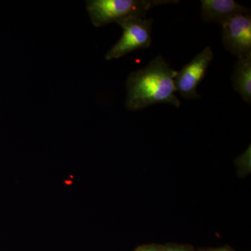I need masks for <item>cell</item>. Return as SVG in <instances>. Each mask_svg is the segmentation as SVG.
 <instances>
[{"instance_id":"9","label":"cell","mask_w":251,"mask_h":251,"mask_svg":"<svg viewBox=\"0 0 251 251\" xmlns=\"http://www.w3.org/2000/svg\"><path fill=\"white\" fill-rule=\"evenodd\" d=\"M135 251H161L159 248L153 246H143L138 248Z\"/></svg>"},{"instance_id":"10","label":"cell","mask_w":251,"mask_h":251,"mask_svg":"<svg viewBox=\"0 0 251 251\" xmlns=\"http://www.w3.org/2000/svg\"><path fill=\"white\" fill-rule=\"evenodd\" d=\"M209 251H233L230 249H227V248H224V249H214V250H210Z\"/></svg>"},{"instance_id":"3","label":"cell","mask_w":251,"mask_h":251,"mask_svg":"<svg viewBox=\"0 0 251 251\" xmlns=\"http://www.w3.org/2000/svg\"><path fill=\"white\" fill-rule=\"evenodd\" d=\"M152 18L130 17L117 22L123 34L105 54L107 60L124 57L138 50L150 48L152 43Z\"/></svg>"},{"instance_id":"6","label":"cell","mask_w":251,"mask_h":251,"mask_svg":"<svg viewBox=\"0 0 251 251\" xmlns=\"http://www.w3.org/2000/svg\"><path fill=\"white\" fill-rule=\"evenodd\" d=\"M201 4L203 21L221 25L237 15L251 13L249 8L234 0H201Z\"/></svg>"},{"instance_id":"4","label":"cell","mask_w":251,"mask_h":251,"mask_svg":"<svg viewBox=\"0 0 251 251\" xmlns=\"http://www.w3.org/2000/svg\"><path fill=\"white\" fill-rule=\"evenodd\" d=\"M214 59V52L207 46L176 73L175 85L176 92L186 99L201 98L197 88L205 77L208 68Z\"/></svg>"},{"instance_id":"1","label":"cell","mask_w":251,"mask_h":251,"mask_svg":"<svg viewBox=\"0 0 251 251\" xmlns=\"http://www.w3.org/2000/svg\"><path fill=\"white\" fill-rule=\"evenodd\" d=\"M176 73L161 55L156 56L143 69L132 72L126 82V108L137 111L158 103L179 108L181 102L175 94Z\"/></svg>"},{"instance_id":"7","label":"cell","mask_w":251,"mask_h":251,"mask_svg":"<svg viewBox=\"0 0 251 251\" xmlns=\"http://www.w3.org/2000/svg\"><path fill=\"white\" fill-rule=\"evenodd\" d=\"M233 88L246 103H251V54L238 58L232 75Z\"/></svg>"},{"instance_id":"2","label":"cell","mask_w":251,"mask_h":251,"mask_svg":"<svg viewBox=\"0 0 251 251\" xmlns=\"http://www.w3.org/2000/svg\"><path fill=\"white\" fill-rule=\"evenodd\" d=\"M177 0H89L87 10L92 24L100 27L130 17L145 18L149 10Z\"/></svg>"},{"instance_id":"8","label":"cell","mask_w":251,"mask_h":251,"mask_svg":"<svg viewBox=\"0 0 251 251\" xmlns=\"http://www.w3.org/2000/svg\"><path fill=\"white\" fill-rule=\"evenodd\" d=\"M161 251H190L188 249L181 247H173V246H168V247H162L160 249Z\"/></svg>"},{"instance_id":"5","label":"cell","mask_w":251,"mask_h":251,"mask_svg":"<svg viewBox=\"0 0 251 251\" xmlns=\"http://www.w3.org/2000/svg\"><path fill=\"white\" fill-rule=\"evenodd\" d=\"M225 49L238 58L251 54V15H237L222 25Z\"/></svg>"}]
</instances>
